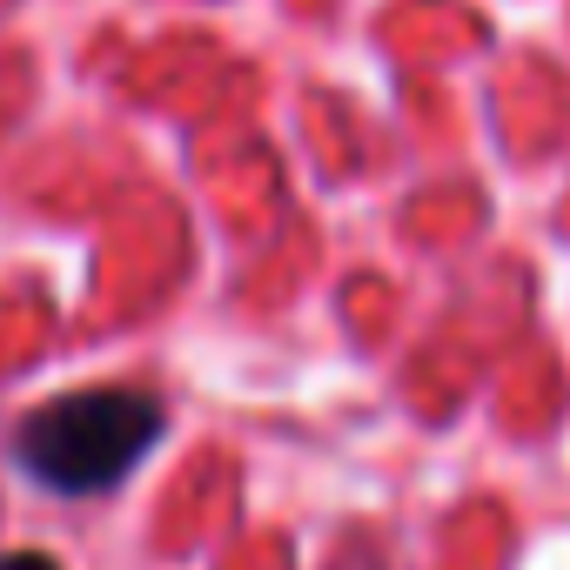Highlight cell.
I'll return each mask as SVG.
<instances>
[{
	"label": "cell",
	"instance_id": "6da1fadb",
	"mask_svg": "<svg viewBox=\"0 0 570 570\" xmlns=\"http://www.w3.org/2000/svg\"><path fill=\"white\" fill-rule=\"evenodd\" d=\"M155 436H161V403L148 390L101 383V390H75V396L41 403L14 436V456L41 490L101 497L155 450Z\"/></svg>",
	"mask_w": 570,
	"mask_h": 570
},
{
	"label": "cell",
	"instance_id": "7a4b0ae2",
	"mask_svg": "<svg viewBox=\"0 0 570 570\" xmlns=\"http://www.w3.org/2000/svg\"><path fill=\"white\" fill-rule=\"evenodd\" d=\"M0 570H55V563H48V557H8Z\"/></svg>",
	"mask_w": 570,
	"mask_h": 570
}]
</instances>
